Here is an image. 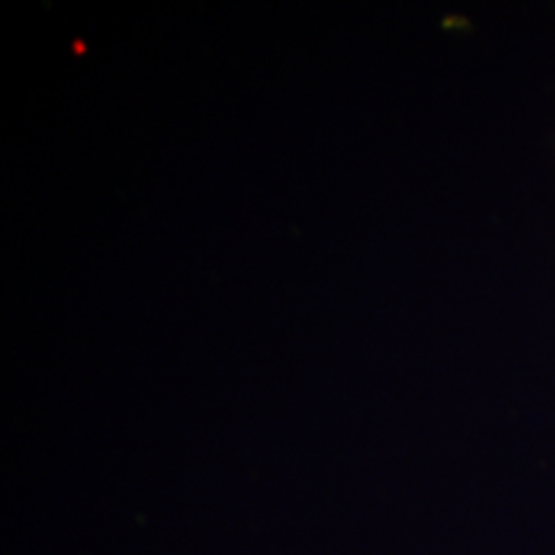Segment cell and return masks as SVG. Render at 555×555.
Returning a JSON list of instances; mask_svg holds the SVG:
<instances>
[]
</instances>
